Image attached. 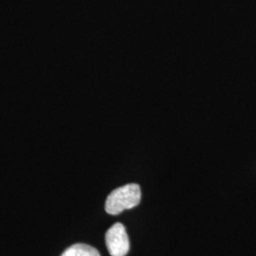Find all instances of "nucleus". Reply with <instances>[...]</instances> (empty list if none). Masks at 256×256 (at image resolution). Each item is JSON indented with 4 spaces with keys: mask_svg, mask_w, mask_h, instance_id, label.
I'll return each mask as SVG.
<instances>
[{
    "mask_svg": "<svg viewBox=\"0 0 256 256\" xmlns=\"http://www.w3.org/2000/svg\"><path fill=\"white\" fill-rule=\"evenodd\" d=\"M61 256H101L100 252L94 247L86 244H74L68 248Z\"/></svg>",
    "mask_w": 256,
    "mask_h": 256,
    "instance_id": "obj_3",
    "label": "nucleus"
},
{
    "mask_svg": "<svg viewBox=\"0 0 256 256\" xmlns=\"http://www.w3.org/2000/svg\"><path fill=\"white\" fill-rule=\"evenodd\" d=\"M106 244L111 256H126L130 243L126 230L120 223H115L106 234Z\"/></svg>",
    "mask_w": 256,
    "mask_h": 256,
    "instance_id": "obj_2",
    "label": "nucleus"
},
{
    "mask_svg": "<svg viewBox=\"0 0 256 256\" xmlns=\"http://www.w3.org/2000/svg\"><path fill=\"white\" fill-rule=\"evenodd\" d=\"M140 198L142 192L138 184L131 183L122 186L110 192L106 202V210L112 216L119 214L124 210L138 206Z\"/></svg>",
    "mask_w": 256,
    "mask_h": 256,
    "instance_id": "obj_1",
    "label": "nucleus"
}]
</instances>
